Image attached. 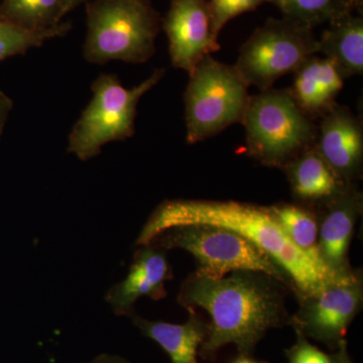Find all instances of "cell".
<instances>
[{
  "label": "cell",
  "instance_id": "obj_8",
  "mask_svg": "<svg viewBox=\"0 0 363 363\" xmlns=\"http://www.w3.org/2000/svg\"><path fill=\"white\" fill-rule=\"evenodd\" d=\"M317 54L319 40L311 28L272 18L241 45L234 67L248 87L264 91Z\"/></svg>",
  "mask_w": 363,
  "mask_h": 363
},
{
  "label": "cell",
  "instance_id": "obj_28",
  "mask_svg": "<svg viewBox=\"0 0 363 363\" xmlns=\"http://www.w3.org/2000/svg\"><path fill=\"white\" fill-rule=\"evenodd\" d=\"M344 363H350V359H348V357L346 358V360L345 362H344Z\"/></svg>",
  "mask_w": 363,
  "mask_h": 363
},
{
  "label": "cell",
  "instance_id": "obj_14",
  "mask_svg": "<svg viewBox=\"0 0 363 363\" xmlns=\"http://www.w3.org/2000/svg\"><path fill=\"white\" fill-rule=\"evenodd\" d=\"M319 55L310 57L298 67L290 88L298 107L314 121L337 104L336 98L345 81L330 60Z\"/></svg>",
  "mask_w": 363,
  "mask_h": 363
},
{
  "label": "cell",
  "instance_id": "obj_7",
  "mask_svg": "<svg viewBox=\"0 0 363 363\" xmlns=\"http://www.w3.org/2000/svg\"><path fill=\"white\" fill-rule=\"evenodd\" d=\"M150 245L168 250L180 248L197 260L196 274L222 279L238 272H259L279 283L290 285L285 272L242 235L212 225L172 227L160 233Z\"/></svg>",
  "mask_w": 363,
  "mask_h": 363
},
{
  "label": "cell",
  "instance_id": "obj_23",
  "mask_svg": "<svg viewBox=\"0 0 363 363\" xmlns=\"http://www.w3.org/2000/svg\"><path fill=\"white\" fill-rule=\"evenodd\" d=\"M297 343L286 351L289 363H344L347 358L345 343L339 348L335 357L327 354L316 346L308 342L307 338L297 331Z\"/></svg>",
  "mask_w": 363,
  "mask_h": 363
},
{
  "label": "cell",
  "instance_id": "obj_17",
  "mask_svg": "<svg viewBox=\"0 0 363 363\" xmlns=\"http://www.w3.org/2000/svg\"><path fill=\"white\" fill-rule=\"evenodd\" d=\"M319 40V54L330 60L344 79L363 73L362 13L344 14L329 23Z\"/></svg>",
  "mask_w": 363,
  "mask_h": 363
},
{
  "label": "cell",
  "instance_id": "obj_24",
  "mask_svg": "<svg viewBox=\"0 0 363 363\" xmlns=\"http://www.w3.org/2000/svg\"><path fill=\"white\" fill-rule=\"evenodd\" d=\"M13 100L4 91L0 90V136L4 133V128L11 111L13 109Z\"/></svg>",
  "mask_w": 363,
  "mask_h": 363
},
{
  "label": "cell",
  "instance_id": "obj_4",
  "mask_svg": "<svg viewBox=\"0 0 363 363\" xmlns=\"http://www.w3.org/2000/svg\"><path fill=\"white\" fill-rule=\"evenodd\" d=\"M242 125L248 156L272 168L284 169L316 143L318 125L298 107L290 88L250 95Z\"/></svg>",
  "mask_w": 363,
  "mask_h": 363
},
{
  "label": "cell",
  "instance_id": "obj_3",
  "mask_svg": "<svg viewBox=\"0 0 363 363\" xmlns=\"http://www.w3.org/2000/svg\"><path fill=\"white\" fill-rule=\"evenodd\" d=\"M86 16L83 58L88 63L145 64L156 54L162 18L150 0H91Z\"/></svg>",
  "mask_w": 363,
  "mask_h": 363
},
{
  "label": "cell",
  "instance_id": "obj_18",
  "mask_svg": "<svg viewBox=\"0 0 363 363\" xmlns=\"http://www.w3.org/2000/svg\"><path fill=\"white\" fill-rule=\"evenodd\" d=\"M269 208L294 245L304 253L306 257H309L320 269L333 274L324 266L320 257L319 247H318L319 220L314 212L303 205L286 204V203L276 204Z\"/></svg>",
  "mask_w": 363,
  "mask_h": 363
},
{
  "label": "cell",
  "instance_id": "obj_10",
  "mask_svg": "<svg viewBox=\"0 0 363 363\" xmlns=\"http://www.w3.org/2000/svg\"><path fill=\"white\" fill-rule=\"evenodd\" d=\"M162 30L168 38L172 65L188 74L208 55L220 50L212 33L207 0H172Z\"/></svg>",
  "mask_w": 363,
  "mask_h": 363
},
{
  "label": "cell",
  "instance_id": "obj_12",
  "mask_svg": "<svg viewBox=\"0 0 363 363\" xmlns=\"http://www.w3.org/2000/svg\"><path fill=\"white\" fill-rule=\"evenodd\" d=\"M140 247L135 252L128 276L111 286L105 298L118 316L130 317L138 298L161 300L166 297V283L173 278L166 250L152 245Z\"/></svg>",
  "mask_w": 363,
  "mask_h": 363
},
{
  "label": "cell",
  "instance_id": "obj_16",
  "mask_svg": "<svg viewBox=\"0 0 363 363\" xmlns=\"http://www.w3.org/2000/svg\"><path fill=\"white\" fill-rule=\"evenodd\" d=\"M185 324L150 321L130 315L133 323L143 335L159 344L168 353L171 363H199L198 352L209 333V324L204 323L193 310Z\"/></svg>",
  "mask_w": 363,
  "mask_h": 363
},
{
  "label": "cell",
  "instance_id": "obj_1",
  "mask_svg": "<svg viewBox=\"0 0 363 363\" xmlns=\"http://www.w3.org/2000/svg\"><path fill=\"white\" fill-rule=\"evenodd\" d=\"M183 225L223 227L240 234L283 269L301 300L357 276L342 279L320 269L289 240L269 207L245 203L196 200L162 203L143 225L135 245H150L162 231Z\"/></svg>",
  "mask_w": 363,
  "mask_h": 363
},
{
  "label": "cell",
  "instance_id": "obj_22",
  "mask_svg": "<svg viewBox=\"0 0 363 363\" xmlns=\"http://www.w3.org/2000/svg\"><path fill=\"white\" fill-rule=\"evenodd\" d=\"M269 0H209L212 33L218 40L224 26L242 13L255 11Z\"/></svg>",
  "mask_w": 363,
  "mask_h": 363
},
{
  "label": "cell",
  "instance_id": "obj_20",
  "mask_svg": "<svg viewBox=\"0 0 363 363\" xmlns=\"http://www.w3.org/2000/svg\"><path fill=\"white\" fill-rule=\"evenodd\" d=\"M64 0H1L0 20L30 30L56 28L65 18Z\"/></svg>",
  "mask_w": 363,
  "mask_h": 363
},
{
  "label": "cell",
  "instance_id": "obj_19",
  "mask_svg": "<svg viewBox=\"0 0 363 363\" xmlns=\"http://www.w3.org/2000/svg\"><path fill=\"white\" fill-rule=\"evenodd\" d=\"M281 11V18L314 30L344 14L362 13L363 0H269Z\"/></svg>",
  "mask_w": 363,
  "mask_h": 363
},
{
  "label": "cell",
  "instance_id": "obj_9",
  "mask_svg": "<svg viewBox=\"0 0 363 363\" xmlns=\"http://www.w3.org/2000/svg\"><path fill=\"white\" fill-rule=\"evenodd\" d=\"M360 276L325 289L314 297L301 300L300 310L293 319L296 331L306 338L340 348L346 332L362 304Z\"/></svg>",
  "mask_w": 363,
  "mask_h": 363
},
{
  "label": "cell",
  "instance_id": "obj_5",
  "mask_svg": "<svg viewBox=\"0 0 363 363\" xmlns=\"http://www.w3.org/2000/svg\"><path fill=\"white\" fill-rule=\"evenodd\" d=\"M166 69L152 71L131 88L124 87L114 74H101L91 85L92 98L69 133L67 152L82 162L101 154L107 143L123 142L135 133L138 105L166 75Z\"/></svg>",
  "mask_w": 363,
  "mask_h": 363
},
{
  "label": "cell",
  "instance_id": "obj_13",
  "mask_svg": "<svg viewBox=\"0 0 363 363\" xmlns=\"http://www.w3.org/2000/svg\"><path fill=\"white\" fill-rule=\"evenodd\" d=\"M323 217L319 222L320 257L324 266L340 278L352 277L348 250L353 229L362 209V195L351 183L333 201L322 206Z\"/></svg>",
  "mask_w": 363,
  "mask_h": 363
},
{
  "label": "cell",
  "instance_id": "obj_2",
  "mask_svg": "<svg viewBox=\"0 0 363 363\" xmlns=\"http://www.w3.org/2000/svg\"><path fill=\"white\" fill-rule=\"evenodd\" d=\"M274 281L250 272L222 279L196 272L189 276L182 285L179 303L188 310L201 308L211 318L209 333L200 348L203 357L228 344H234L241 357H247L267 331L285 322L283 298Z\"/></svg>",
  "mask_w": 363,
  "mask_h": 363
},
{
  "label": "cell",
  "instance_id": "obj_27",
  "mask_svg": "<svg viewBox=\"0 0 363 363\" xmlns=\"http://www.w3.org/2000/svg\"><path fill=\"white\" fill-rule=\"evenodd\" d=\"M233 363H264L262 362H257V360L252 359V358H248L247 357H240L238 359H236L235 362Z\"/></svg>",
  "mask_w": 363,
  "mask_h": 363
},
{
  "label": "cell",
  "instance_id": "obj_26",
  "mask_svg": "<svg viewBox=\"0 0 363 363\" xmlns=\"http://www.w3.org/2000/svg\"><path fill=\"white\" fill-rule=\"evenodd\" d=\"M89 1H91V0H64V16H66L67 14L71 13V11H74V9H77V7L80 6L81 4H87V2Z\"/></svg>",
  "mask_w": 363,
  "mask_h": 363
},
{
  "label": "cell",
  "instance_id": "obj_21",
  "mask_svg": "<svg viewBox=\"0 0 363 363\" xmlns=\"http://www.w3.org/2000/svg\"><path fill=\"white\" fill-rule=\"evenodd\" d=\"M71 28V23L62 21L58 26L50 30H30L0 20V63L42 47L48 40L65 37Z\"/></svg>",
  "mask_w": 363,
  "mask_h": 363
},
{
  "label": "cell",
  "instance_id": "obj_11",
  "mask_svg": "<svg viewBox=\"0 0 363 363\" xmlns=\"http://www.w3.org/2000/svg\"><path fill=\"white\" fill-rule=\"evenodd\" d=\"M315 149L346 183L362 178V119L345 105L335 104L320 118Z\"/></svg>",
  "mask_w": 363,
  "mask_h": 363
},
{
  "label": "cell",
  "instance_id": "obj_6",
  "mask_svg": "<svg viewBox=\"0 0 363 363\" xmlns=\"http://www.w3.org/2000/svg\"><path fill=\"white\" fill-rule=\"evenodd\" d=\"M235 67L208 55L189 74L184 93L186 140L203 142L233 124H242L250 95Z\"/></svg>",
  "mask_w": 363,
  "mask_h": 363
},
{
  "label": "cell",
  "instance_id": "obj_25",
  "mask_svg": "<svg viewBox=\"0 0 363 363\" xmlns=\"http://www.w3.org/2000/svg\"><path fill=\"white\" fill-rule=\"evenodd\" d=\"M87 363H131L123 357H116V355L102 354L95 357L94 359Z\"/></svg>",
  "mask_w": 363,
  "mask_h": 363
},
{
  "label": "cell",
  "instance_id": "obj_15",
  "mask_svg": "<svg viewBox=\"0 0 363 363\" xmlns=\"http://www.w3.org/2000/svg\"><path fill=\"white\" fill-rule=\"evenodd\" d=\"M294 197L304 204L324 205L342 194L348 185L332 169L314 147L284 168Z\"/></svg>",
  "mask_w": 363,
  "mask_h": 363
}]
</instances>
